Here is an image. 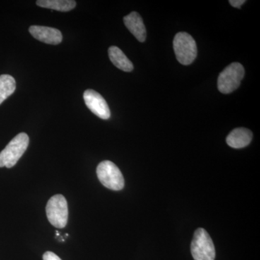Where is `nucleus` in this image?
Returning a JSON list of instances; mask_svg holds the SVG:
<instances>
[{
  "instance_id": "nucleus-1",
  "label": "nucleus",
  "mask_w": 260,
  "mask_h": 260,
  "mask_svg": "<svg viewBox=\"0 0 260 260\" xmlns=\"http://www.w3.org/2000/svg\"><path fill=\"white\" fill-rule=\"evenodd\" d=\"M29 145V137L21 133L13 138L0 153V168L14 167L25 153Z\"/></svg>"
},
{
  "instance_id": "nucleus-2",
  "label": "nucleus",
  "mask_w": 260,
  "mask_h": 260,
  "mask_svg": "<svg viewBox=\"0 0 260 260\" xmlns=\"http://www.w3.org/2000/svg\"><path fill=\"white\" fill-rule=\"evenodd\" d=\"M174 50L177 60L184 65L191 64L198 55L194 39L185 32H178L174 37Z\"/></svg>"
},
{
  "instance_id": "nucleus-3",
  "label": "nucleus",
  "mask_w": 260,
  "mask_h": 260,
  "mask_svg": "<svg viewBox=\"0 0 260 260\" xmlns=\"http://www.w3.org/2000/svg\"><path fill=\"white\" fill-rule=\"evenodd\" d=\"M96 174L99 181L108 189L119 191L124 188V177L117 166L110 160L100 162L97 167Z\"/></svg>"
},
{
  "instance_id": "nucleus-4",
  "label": "nucleus",
  "mask_w": 260,
  "mask_h": 260,
  "mask_svg": "<svg viewBox=\"0 0 260 260\" xmlns=\"http://www.w3.org/2000/svg\"><path fill=\"white\" fill-rule=\"evenodd\" d=\"M191 252L194 260H215V246L209 234L204 229L200 228L194 232Z\"/></svg>"
},
{
  "instance_id": "nucleus-5",
  "label": "nucleus",
  "mask_w": 260,
  "mask_h": 260,
  "mask_svg": "<svg viewBox=\"0 0 260 260\" xmlns=\"http://www.w3.org/2000/svg\"><path fill=\"white\" fill-rule=\"evenodd\" d=\"M244 67L240 63L234 62L220 73L218 79V88L220 93L228 94L237 90L244 78Z\"/></svg>"
},
{
  "instance_id": "nucleus-6",
  "label": "nucleus",
  "mask_w": 260,
  "mask_h": 260,
  "mask_svg": "<svg viewBox=\"0 0 260 260\" xmlns=\"http://www.w3.org/2000/svg\"><path fill=\"white\" fill-rule=\"evenodd\" d=\"M47 216L51 225L57 229H63L68 220V202L63 195L56 194L48 201Z\"/></svg>"
},
{
  "instance_id": "nucleus-7",
  "label": "nucleus",
  "mask_w": 260,
  "mask_h": 260,
  "mask_svg": "<svg viewBox=\"0 0 260 260\" xmlns=\"http://www.w3.org/2000/svg\"><path fill=\"white\" fill-rule=\"evenodd\" d=\"M83 98L87 107L98 117L102 119L110 118V109L101 94L94 90L88 89L84 92Z\"/></svg>"
},
{
  "instance_id": "nucleus-8",
  "label": "nucleus",
  "mask_w": 260,
  "mask_h": 260,
  "mask_svg": "<svg viewBox=\"0 0 260 260\" xmlns=\"http://www.w3.org/2000/svg\"><path fill=\"white\" fill-rule=\"evenodd\" d=\"M29 32L37 40L45 44L57 45L62 41V34L60 30L51 27L31 25L29 28Z\"/></svg>"
},
{
  "instance_id": "nucleus-9",
  "label": "nucleus",
  "mask_w": 260,
  "mask_h": 260,
  "mask_svg": "<svg viewBox=\"0 0 260 260\" xmlns=\"http://www.w3.org/2000/svg\"><path fill=\"white\" fill-rule=\"evenodd\" d=\"M124 23L126 28L140 42H144L146 39L145 29L143 19L137 12H133L124 18Z\"/></svg>"
},
{
  "instance_id": "nucleus-10",
  "label": "nucleus",
  "mask_w": 260,
  "mask_h": 260,
  "mask_svg": "<svg viewBox=\"0 0 260 260\" xmlns=\"http://www.w3.org/2000/svg\"><path fill=\"white\" fill-rule=\"evenodd\" d=\"M252 138V133L250 130L246 128H237L228 135L226 143L233 148H243L249 145Z\"/></svg>"
},
{
  "instance_id": "nucleus-11",
  "label": "nucleus",
  "mask_w": 260,
  "mask_h": 260,
  "mask_svg": "<svg viewBox=\"0 0 260 260\" xmlns=\"http://www.w3.org/2000/svg\"><path fill=\"white\" fill-rule=\"evenodd\" d=\"M109 56L111 61L116 68L124 72L133 71L134 66L119 48L111 47L109 49Z\"/></svg>"
},
{
  "instance_id": "nucleus-12",
  "label": "nucleus",
  "mask_w": 260,
  "mask_h": 260,
  "mask_svg": "<svg viewBox=\"0 0 260 260\" xmlns=\"http://www.w3.org/2000/svg\"><path fill=\"white\" fill-rule=\"evenodd\" d=\"M74 0H39L38 6L60 12H68L74 9L76 6Z\"/></svg>"
},
{
  "instance_id": "nucleus-13",
  "label": "nucleus",
  "mask_w": 260,
  "mask_h": 260,
  "mask_svg": "<svg viewBox=\"0 0 260 260\" xmlns=\"http://www.w3.org/2000/svg\"><path fill=\"white\" fill-rule=\"evenodd\" d=\"M16 82L10 75H0V104L14 93Z\"/></svg>"
},
{
  "instance_id": "nucleus-14",
  "label": "nucleus",
  "mask_w": 260,
  "mask_h": 260,
  "mask_svg": "<svg viewBox=\"0 0 260 260\" xmlns=\"http://www.w3.org/2000/svg\"><path fill=\"white\" fill-rule=\"evenodd\" d=\"M43 259L44 260H61L56 254L51 251H47L44 253L43 255Z\"/></svg>"
},
{
  "instance_id": "nucleus-15",
  "label": "nucleus",
  "mask_w": 260,
  "mask_h": 260,
  "mask_svg": "<svg viewBox=\"0 0 260 260\" xmlns=\"http://www.w3.org/2000/svg\"><path fill=\"white\" fill-rule=\"evenodd\" d=\"M245 0H230L229 3L234 8H240L242 5L245 3Z\"/></svg>"
}]
</instances>
